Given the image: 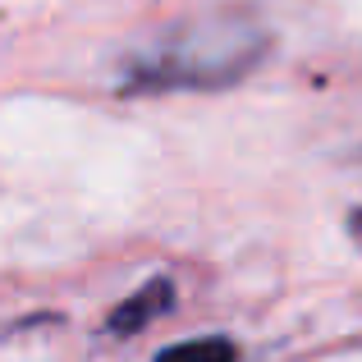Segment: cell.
<instances>
[{"label":"cell","mask_w":362,"mask_h":362,"mask_svg":"<svg viewBox=\"0 0 362 362\" xmlns=\"http://www.w3.org/2000/svg\"><path fill=\"white\" fill-rule=\"evenodd\" d=\"M271 55V33L247 9H206L151 42L133 46L119 64L124 92L230 88Z\"/></svg>","instance_id":"6da1fadb"},{"label":"cell","mask_w":362,"mask_h":362,"mask_svg":"<svg viewBox=\"0 0 362 362\" xmlns=\"http://www.w3.org/2000/svg\"><path fill=\"white\" fill-rule=\"evenodd\" d=\"M234 358H239V349L225 335L188 339V344H175V349H160L156 354V362H234Z\"/></svg>","instance_id":"3957f363"},{"label":"cell","mask_w":362,"mask_h":362,"mask_svg":"<svg viewBox=\"0 0 362 362\" xmlns=\"http://www.w3.org/2000/svg\"><path fill=\"white\" fill-rule=\"evenodd\" d=\"M170 308H175V284H170L165 275H156V280H147L138 293H129V298L110 312L106 330H110V335H133V330H142L147 321L165 317Z\"/></svg>","instance_id":"7a4b0ae2"}]
</instances>
